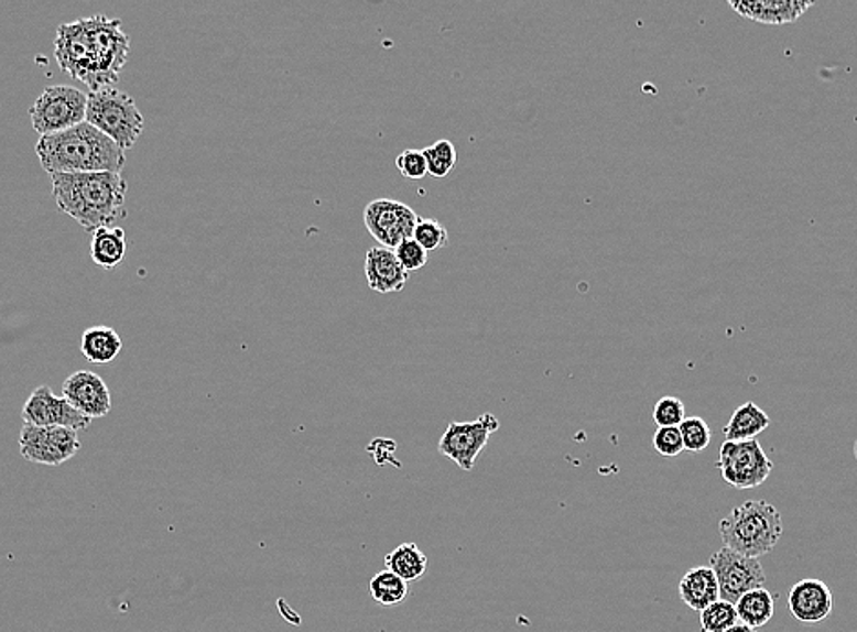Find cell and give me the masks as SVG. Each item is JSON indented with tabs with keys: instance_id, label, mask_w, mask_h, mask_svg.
Segmentation results:
<instances>
[{
	"instance_id": "16",
	"label": "cell",
	"mask_w": 857,
	"mask_h": 632,
	"mask_svg": "<svg viewBox=\"0 0 857 632\" xmlns=\"http://www.w3.org/2000/svg\"><path fill=\"white\" fill-rule=\"evenodd\" d=\"M367 285L376 294L402 292L408 285L409 274L398 261L391 248L372 247L366 253Z\"/></svg>"
},
{
	"instance_id": "25",
	"label": "cell",
	"mask_w": 857,
	"mask_h": 632,
	"mask_svg": "<svg viewBox=\"0 0 857 632\" xmlns=\"http://www.w3.org/2000/svg\"><path fill=\"white\" fill-rule=\"evenodd\" d=\"M424 155L425 161H427L428 175H433L436 179L449 175L451 170L455 168L456 163H458V152H456L455 144L447 139H440L436 143L425 148Z\"/></svg>"
},
{
	"instance_id": "20",
	"label": "cell",
	"mask_w": 857,
	"mask_h": 632,
	"mask_svg": "<svg viewBox=\"0 0 857 632\" xmlns=\"http://www.w3.org/2000/svg\"><path fill=\"white\" fill-rule=\"evenodd\" d=\"M127 233L122 228H99L91 233L90 255L97 266L113 270L127 258Z\"/></svg>"
},
{
	"instance_id": "29",
	"label": "cell",
	"mask_w": 857,
	"mask_h": 632,
	"mask_svg": "<svg viewBox=\"0 0 857 632\" xmlns=\"http://www.w3.org/2000/svg\"><path fill=\"white\" fill-rule=\"evenodd\" d=\"M684 419H686V408L683 401L675 395H666L657 401V405L653 406V422L659 425V428L679 427Z\"/></svg>"
},
{
	"instance_id": "9",
	"label": "cell",
	"mask_w": 857,
	"mask_h": 632,
	"mask_svg": "<svg viewBox=\"0 0 857 632\" xmlns=\"http://www.w3.org/2000/svg\"><path fill=\"white\" fill-rule=\"evenodd\" d=\"M22 458L30 464L58 467L75 458L80 450V439L75 431L64 427H37L26 425L19 438Z\"/></svg>"
},
{
	"instance_id": "15",
	"label": "cell",
	"mask_w": 857,
	"mask_h": 632,
	"mask_svg": "<svg viewBox=\"0 0 857 632\" xmlns=\"http://www.w3.org/2000/svg\"><path fill=\"white\" fill-rule=\"evenodd\" d=\"M789 607L792 617L801 623H820L831 618L834 596L825 581L801 580L790 589Z\"/></svg>"
},
{
	"instance_id": "32",
	"label": "cell",
	"mask_w": 857,
	"mask_h": 632,
	"mask_svg": "<svg viewBox=\"0 0 857 632\" xmlns=\"http://www.w3.org/2000/svg\"><path fill=\"white\" fill-rule=\"evenodd\" d=\"M397 252L398 261L402 264L405 272H416V270L424 269L428 261V253L424 248L420 247L414 239H408L400 243V247L394 250Z\"/></svg>"
},
{
	"instance_id": "1",
	"label": "cell",
	"mask_w": 857,
	"mask_h": 632,
	"mask_svg": "<svg viewBox=\"0 0 857 632\" xmlns=\"http://www.w3.org/2000/svg\"><path fill=\"white\" fill-rule=\"evenodd\" d=\"M52 185L58 210L88 232L111 227L127 216L128 183L121 174H55Z\"/></svg>"
},
{
	"instance_id": "7",
	"label": "cell",
	"mask_w": 857,
	"mask_h": 632,
	"mask_svg": "<svg viewBox=\"0 0 857 632\" xmlns=\"http://www.w3.org/2000/svg\"><path fill=\"white\" fill-rule=\"evenodd\" d=\"M720 476L734 489L748 490L761 487L772 475V459L762 450L757 439L750 442H725L720 445Z\"/></svg>"
},
{
	"instance_id": "3",
	"label": "cell",
	"mask_w": 857,
	"mask_h": 632,
	"mask_svg": "<svg viewBox=\"0 0 857 632\" xmlns=\"http://www.w3.org/2000/svg\"><path fill=\"white\" fill-rule=\"evenodd\" d=\"M719 534L723 547L759 559L783 536V517L768 501H747L720 520Z\"/></svg>"
},
{
	"instance_id": "26",
	"label": "cell",
	"mask_w": 857,
	"mask_h": 632,
	"mask_svg": "<svg viewBox=\"0 0 857 632\" xmlns=\"http://www.w3.org/2000/svg\"><path fill=\"white\" fill-rule=\"evenodd\" d=\"M739 623L736 606L726 600H717L701 612L703 632H726Z\"/></svg>"
},
{
	"instance_id": "34",
	"label": "cell",
	"mask_w": 857,
	"mask_h": 632,
	"mask_svg": "<svg viewBox=\"0 0 857 632\" xmlns=\"http://www.w3.org/2000/svg\"><path fill=\"white\" fill-rule=\"evenodd\" d=\"M854 456H856V461H857V439L856 443H854Z\"/></svg>"
},
{
	"instance_id": "23",
	"label": "cell",
	"mask_w": 857,
	"mask_h": 632,
	"mask_svg": "<svg viewBox=\"0 0 857 632\" xmlns=\"http://www.w3.org/2000/svg\"><path fill=\"white\" fill-rule=\"evenodd\" d=\"M386 567L403 581L413 584L425 575L428 559L416 543H402L400 547L387 554Z\"/></svg>"
},
{
	"instance_id": "19",
	"label": "cell",
	"mask_w": 857,
	"mask_h": 632,
	"mask_svg": "<svg viewBox=\"0 0 857 632\" xmlns=\"http://www.w3.org/2000/svg\"><path fill=\"white\" fill-rule=\"evenodd\" d=\"M770 416L753 401L737 406L730 422L723 428L725 442H750L770 427Z\"/></svg>"
},
{
	"instance_id": "33",
	"label": "cell",
	"mask_w": 857,
	"mask_h": 632,
	"mask_svg": "<svg viewBox=\"0 0 857 632\" xmlns=\"http://www.w3.org/2000/svg\"><path fill=\"white\" fill-rule=\"evenodd\" d=\"M726 632H757L756 629L747 628V625H742V623H737V625H734V628L728 629Z\"/></svg>"
},
{
	"instance_id": "18",
	"label": "cell",
	"mask_w": 857,
	"mask_h": 632,
	"mask_svg": "<svg viewBox=\"0 0 857 632\" xmlns=\"http://www.w3.org/2000/svg\"><path fill=\"white\" fill-rule=\"evenodd\" d=\"M679 596L695 612H703L706 607L720 600L719 584L714 570L709 567L690 569L679 584Z\"/></svg>"
},
{
	"instance_id": "31",
	"label": "cell",
	"mask_w": 857,
	"mask_h": 632,
	"mask_svg": "<svg viewBox=\"0 0 857 632\" xmlns=\"http://www.w3.org/2000/svg\"><path fill=\"white\" fill-rule=\"evenodd\" d=\"M653 447L664 458H677L684 453L683 436L679 427H662L653 436Z\"/></svg>"
},
{
	"instance_id": "6",
	"label": "cell",
	"mask_w": 857,
	"mask_h": 632,
	"mask_svg": "<svg viewBox=\"0 0 857 632\" xmlns=\"http://www.w3.org/2000/svg\"><path fill=\"white\" fill-rule=\"evenodd\" d=\"M88 94L74 86H50L30 108L33 130L43 135H54L86 122Z\"/></svg>"
},
{
	"instance_id": "24",
	"label": "cell",
	"mask_w": 857,
	"mask_h": 632,
	"mask_svg": "<svg viewBox=\"0 0 857 632\" xmlns=\"http://www.w3.org/2000/svg\"><path fill=\"white\" fill-rule=\"evenodd\" d=\"M409 584L391 570H381L369 581V595L380 606L392 607L408 598Z\"/></svg>"
},
{
	"instance_id": "22",
	"label": "cell",
	"mask_w": 857,
	"mask_h": 632,
	"mask_svg": "<svg viewBox=\"0 0 857 632\" xmlns=\"http://www.w3.org/2000/svg\"><path fill=\"white\" fill-rule=\"evenodd\" d=\"M736 611L739 623L757 631L772 620L773 611H775V598L764 587L753 589L737 600Z\"/></svg>"
},
{
	"instance_id": "10",
	"label": "cell",
	"mask_w": 857,
	"mask_h": 632,
	"mask_svg": "<svg viewBox=\"0 0 857 632\" xmlns=\"http://www.w3.org/2000/svg\"><path fill=\"white\" fill-rule=\"evenodd\" d=\"M498 428V417L489 412L475 422H451L444 436L440 438L438 453L453 459L462 470H473L482 448Z\"/></svg>"
},
{
	"instance_id": "13",
	"label": "cell",
	"mask_w": 857,
	"mask_h": 632,
	"mask_svg": "<svg viewBox=\"0 0 857 632\" xmlns=\"http://www.w3.org/2000/svg\"><path fill=\"white\" fill-rule=\"evenodd\" d=\"M22 419L26 425L72 428L75 433L86 431L91 425L90 417L75 411L63 395L54 394V390L46 385L37 386L30 394L22 406Z\"/></svg>"
},
{
	"instance_id": "2",
	"label": "cell",
	"mask_w": 857,
	"mask_h": 632,
	"mask_svg": "<svg viewBox=\"0 0 857 632\" xmlns=\"http://www.w3.org/2000/svg\"><path fill=\"white\" fill-rule=\"evenodd\" d=\"M37 155L44 172L55 174H121L127 164L124 150L108 135L99 132L90 122L54 135H43L37 141Z\"/></svg>"
},
{
	"instance_id": "11",
	"label": "cell",
	"mask_w": 857,
	"mask_h": 632,
	"mask_svg": "<svg viewBox=\"0 0 857 632\" xmlns=\"http://www.w3.org/2000/svg\"><path fill=\"white\" fill-rule=\"evenodd\" d=\"M420 216L411 206L394 199H375L364 210L367 232L380 247L397 250L400 243L413 239Z\"/></svg>"
},
{
	"instance_id": "12",
	"label": "cell",
	"mask_w": 857,
	"mask_h": 632,
	"mask_svg": "<svg viewBox=\"0 0 857 632\" xmlns=\"http://www.w3.org/2000/svg\"><path fill=\"white\" fill-rule=\"evenodd\" d=\"M55 58L61 69L69 77L85 83L90 90H94L96 68H94L90 35L85 19L57 28Z\"/></svg>"
},
{
	"instance_id": "14",
	"label": "cell",
	"mask_w": 857,
	"mask_h": 632,
	"mask_svg": "<svg viewBox=\"0 0 857 632\" xmlns=\"http://www.w3.org/2000/svg\"><path fill=\"white\" fill-rule=\"evenodd\" d=\"M63 397L83 416L97 419L111 411V394L101 375L90 370H79L63 383Z\"/></svg>"
},
{
	"instance_id": "5",
	"label": "cell",
	"mask_w": 857,
	"mask_h": 632,
	"mask_svg": "<svg viewBox=\"0 0 857 632\" xmlns=\"http://www.w3.org/2000/svg\"><path fill=\"white\" fill-rule=\"evenodd\" d=\"M85 22L90 35L91 55L96 68V85L91 91L113 88L119 83L122 66L127 64L130 37L122 32L119 19L94 15L85 19Z\"/></svg>"
},
{
	"instance_id": "30",
	"label": "cell",
	"mask_w": 857,
	"mask_h": 632,
	"mask_svg": "<svg viewBox=\"0 0 857 632\" xmlns=\"http://www.w3.org/2000/svg\"><path fill=\"white\" fill-rule=\"evenodd\" d=\"M397 168L400 175L405 179L420 181L427 177V161H425L424 150H403L397 157Z\"/></svg>"
},
{
	"instance_id": "4",
	"label": "cell",
	"mask_w": 857,
	"mask_h": 632,
	"mask_svg": "<svg viewBox=\"0 0 857 632\" xmlns=\"http://www.w3.org/2000/svg\"><path fill=\"white\" fill-rule=\"evenodd\" d=\"M86 122L108 135L122 150L138 143L144 130V117L135 100L117 88L88 94Z\"/></svg>"
},
{
	"instance_id": "27",
	"label": "cell",
	"mask_w": 857,
	"mask_h": 632,
	"mask_svg": "<svg viewBox=\"0 0 857 632\" xmlns=\"http://www.w3.org/2000/svg\"><path fill=\"white\" fill-rule=\"evenodd\" d=\"M679 431H681V436H683L684 450L686 453L701 454L709 447L712 431H709V425L704 422L703 417H686L679 425Z\"/></svg>"
},
{
	"instance_id": "8",
	"label": "cell",
	"mask_w": 857,
	"mask_h": 632,
	"mask_svg": "<svg viewBox=\"0 0 857 632\" xmlns=\"http://www.w3.org/2000/svg\"><path fill=\"white\" fill-rule=\"evenodd\" d=\"M709 569L714 570L719 584L720 600L730 601L734 606L741 596L761 589L767 584V575L759 559L748 558L728 547L719 548L712 556Z\"/></svg>"
},
{
	"instance_id": "17",
	"label": "cell",
	"mask_w": 857,
	"mask_h": 632,
	"mask_svg": "<svg viewBox=\"0 0 857 632\" xmlns=\"http://www.w3.org/2000/svg\"><path fill=\"white\" fill-rule=\"evenodd\" d=\"M814 6L809 0H739L730 2V8L745 19L762 22L770 26H783L800 21L801 17Z\"/></svg>"
},
{
	"instance_id": "21",
	"label": "cell",
	"mask_w": 857,
	"mask_h": 632,
	"mask_svg": "<svg viewBox=\"0 0 857 632\" xmlns=\"http://www.w3.org/2000/svg\"><path fill=\"white\" fill-rule=\"evenodd\" d=\"M121 336L110 327H91L83 334L80 352L90 363L108 364L121 353Z\"/></svg>"
},
{
	"instance_id": "28",
	"label": "cell",
	"mask_w": 857,
	"mask_h": 632,
	"mask_svg": "<svg viewBox=\"0 0 857 632\" xmlns=\"http://www.w3.org/2000/svg\"><path fill=\"white\" fill-rule=\"evenodd\" d=\"M413 239L428 253L444 248L447 241H449V233L445 230L444 225H440L438 221L420 217L419 225L414 228Z\"/></svg>"
}]
</instances>
